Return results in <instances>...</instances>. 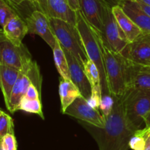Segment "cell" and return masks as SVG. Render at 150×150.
Here are the masks:
<instances>
[{
  "label": "cell",
  "mask_w": 150,
  "mask_h": 150,
  "mask_svg": "<svg viewBox=\"0 0 150 150\" xmlns=\"http://www.w3.org/2000/svg\"><path fill=\"white\" fill-rule=\"evenodd\" d=\"M16 15L18 14L11 6L9 5L4 0H0V25L1 27Z\"/></svg>",
  "instance_id": "24"
},
{
  "label": "cell",
  "mask_w": 150,
  "mask_h": 150,
  "mask_svg": "<svg viewBox=\"0 0 150 150\" xmlns=\"http://www.w3.org/2000/svg\"><path fill=\"white\" fill-rule=\"evenodd\" d=\"M114 99V107L109 116L105 118V126L103 129L95 126L92 135L100 150H128L130 140L137 129L126 116L124 94Z\"/></svg>",
  "instance_id": "1"
},
{
  "label": "cell",
  "mask_w": 150,
  "mask_h": 150,
  "mask_svg": "<svg viewBox=\"0 0 150 150\" xmlns=\"http://www.w3.org/2000/svg\"><path fill=\"white\" fill-rule=\"evenodd\" d=\"M3 150H17V141L14 134H7L0 139Z\"/></svg>",
  "instance_id": "27"
},
{
  "label": "cell",
  "mask_w": 150,
  "mask_h": 150,
  "mask_svg": "<svg viewBox=\"0 0 150 150\" xmlns=\"http://www.w3.org/2000/svg\"><path fill=\"white\" fill-rule=\"evenodd\" d=\"M20 71L15 68L0 64V89L6 107L9 105L13 86L18 77Z\"/></svg>",
  "instance_id": "19"
},
{
  "label": "cell",
  "mask_w": 150,
  "mask_h": 150,
  "mask_svg": "<svg viewBox=\"0 0 150 150\" xmlns=\"http://www.w3.org/2000/svg\"><path fill=\"white\" fill-rule=\"evenodd\" d=\"M150 144V137H149V139H148L147 141H146V144Z\"/></svg>",
  "instance_id": "38"
},
{
  "label": "cell",
  "mask_w": 150,
  "mask_h": 150,
  "mask_svg": "<svg viewBox=\"0 0 150 150\" xmlns=\"http://www.w3.org/2000/svg\"><path fill=\"white\" fill-rule=\"evenodd\" d=\"M34 3H35V0H34Z\"/></svg>",
  "instance_id": "41"
},
{
  "label": "cell",
  "mask_w": 150,
  "mask_h": 150,
  "mask_svg": "<svg viewBox=\"0 0 150 150\" xmlns=\"http://www.w3.org/2000/svg\"><path fill=\"white\" fill-rule=\"evenodd\" d=\"M50 24L56 38L63 49L71 53L82 66L88 60L81 38L76 26L60 19L49 18Z\"/></svg>",
  "instance_id": "4"
},
{
  "label": "cell",
  "mask_w": 150,
  "mask_h": 150,
  "mask_svg": "<svg viewBox=\"0 0 150 150\" xmlns=\"http://www.w3.org/2000/svg\"><path fill=\"white\" fill-rule=\"evenodd\" d=\"M29 33L38 35L53 49L57 38L51 26L49 17L40 10H35L25 18Z\"/></svg>",
  "instance_id": "9"
},
{
  "label": "cell",
  "mask_w": 150,
  "mask_h": 150,
  "mask_svg": "<svg viewBox=\"0 0 150 150\" xmlns=\"http://www.w3.org/2000/svg\"><path fill=\"white\" fill-rule=\"evenodd\" d=\"M67 1H68L69 4H70V7H71L73 10L77 12L81 10L79 0H67Z\"/></svg>",
  "instance_id": "30"
},
{
  "label": "cell",
  "mask_w": 150,
  "mask_h": 150,
  "mask_svg": "<svg viewBox=\"0 0 150 150\" xmlns=\"http://www.w3.org/2000/svg\"><path fill=\"white\" fill-rule=\"evenodd\" d=\"M3 113H4V112L2 111V110H0V116H1V115H2Z\"/></svg>",
  "instance_id": "39"
},
{
  "label": "cell",
  "mask_w": 150,
  "mask_h": 150,
  "mask_svg": "<svg viewBox=\"0 0 150 150\" xmlns=\"http://www.w3.org/2000/svg\"><path fill=\"white\" fill-rule=\"evenodd\" d=\"M108 1H109L113 5H117V4H118V5H121V4H122L125 1H126V0H108Z\"/></svg>",
  "instance_id": "32"
},
{
  "label": "cell",
  "mask_w": 150,
  "mask_h": 150,
  "mask_svg": "<svg viewBox=\"0 0 150 150\" xmlns=\"http://www.w3.org/2000/svg\"><path fill=\"white\" fill-rule=\"evenodd\" d=\"M134 1H138V2H142L143 4H146V5L150 6V0H134Z\"/></svg>",
  "instance_id": "35"
},
{
  "label": "cell",
  "mask_w": 150,
  "mask_h": 150,
  "mask_svg": "<svg viewBox=\"0 0 150 150\" xmlns=\"http://www.w3.org/2000/svg\"><path fill=\"white\" fill-rule=\"evenodd\" d=\"M99 35L111 95L113 97L122 96L128 90L126 75L127 60L111 49L102 32H100Z\"/></svg>",
  "instance_id": "3"
},
{
  "label": "cell",
  "mask_w": 150,
  "mask_h": 150,
  "mask_svg": "<svg viewBox=\"0 0 150 150\" xmlns=\"http://www.w3.org/2000/svg\"><path fill=\"white\" fill-rule=\"evenodd\" d=\"M0 150H3L2 148H1V144H0Z\"/></svg>",
  "instance_id": "40"
},
{
  "label": "cell",
  "mask_w": 150,
  "mask_h": 150,
  "mask_svg": "<svg viewBox=\"0 0 150 150\" xmlns=\"http://www.w3.org/2000/svg\"><path fill=\"white\" fill-rule=\"evenodd\" d=\"M114 99L111 95H103L99 110L104 118L110 115L114 107Z\"/></svg>",
  "instance_id": "26"
},
{
  "label": "cell",
  "mask_w": 150,
  "mask_h": 150,
  "mask_svg": "<svg viewBox=\"0 0 150 150\" xmlns=\"http://www.w3.org/2000/svg\"><path fill=\"white\" fill-rule=\"evenodd\" d=\"M29 68L20 71L18 77L13 86L9 105L7 107V110L11 113H14L15 112L17 111L19 104H20L22 99L26 95L29 87L32 84H34L32 78L28 74L27 70Z\"/></svg>",
  "instance_id": "15"
},
{
  "label": "cell",
  "mask_w": 150,
  "mask_h": 150,
  "mask_svg": "<svg viewBox=\"0 0 150 150\" xmlns=\"http://www.w3.org/2000/svg\"><path fill=\"white\" fill-rule=\"evenodd\" d=\"M52 50L53 54H54V63L61 77L66 80H71L67 57H66L64 49L57 40L55 46L53 48Z\"/></svg>",
  "instance_id": "21"
},
{
  "label": "cell",
  "mask_w": 150,
  "mask_h": 150,
  "mask_svg": "<svg viewBox=\"0 0 150 150\" xmlns=\"http://www.w3.org/2000/svg\"><path fill=\"white\" fill-rule=\"evenodd\" d=\"M38 5L49 18L60 19L76 26V12L72 10L67 0H40Z\"/></svg>",
  "instance_id": "10"
},
{
  "label": "cell",
  "mask_w": 150,
  "mask_h": 150,
  "mask_svg": "<svg viewBox=\"0 0 150 150\" xmlns=\"http://www.w3.org/2000/svg\"><path fill=\"white\" fill-rule=\"evenodd\" d=\"M127 119L136 129H140L150 112V89L131 88L124 94Z\"/></svg>",
  "instance_id": "5"
},
{
  "label": "cell",
  "mask_w": 150,
  "mask_h": 150,
  "mask_svg": "<svg viewBox=\"0 0 150 150\" xmlns=\"http://www.w3.org/2000/svg\"><path fill=\"white\" fill-rule=\"evenodd\" d=\"M144 150H150V144H146V145L145 146V148Z\"/></svg>",
  "instance_id": "36"
},
{
  "label": "cell",
  "mask_w": 150,
  "mask_h": 150,
  "mask_svg": "<svg viewBox=\"0 0 150 150\" xmlns=\"http://www.w3.org/2000/svg\"><path fill=\"white\" fill-rule=\"evenodd\" d=\"M33 61L24 44L16 46L4 36L1 42V64L21 71L29 67Z\"/></svg>",
  "instance_id": "7"
},
{
  "label": "cell",
  "mask_w": 150,
  "mask_h": 150,
  "mask_svg": "<svg viewBox=\"0 0 150 150\" xmlns=\"http://www.w3.org/2000/svg\"><path fill=\"white\" fill-rule=\"evenodd\" d=\"M18 110H23L30 113H35L39 115L42 119H44L40 99H31L23 98L19 104Z\"/></svg>",
  "instance_id": "23"
},
{
  "label": "cell",
  "mask_w": 150,
  "mask_h": 150,
  "mask_svg": "<svg viewBox=\"0 0 150 150\" xmlns=\"http://www.w3.org/2000/svg\"><path fill=\"white\" fill-rule=\"evenodd\" d=\"M64 51L68 61L71 81L79 88L82 96L88 100L90 98L92 88L85 74L83 66L79 63V61L71 53L64 49Z\"/></svg>",
  "instance_id": "12"
},
{
  "label": "cell",
  "mask_w": 150,
  "mask_h": 150,
  "mask_svg": "<svg viewBox=\"0 0 150 150\" xmlns=\"http://www.w3.org/2000/svg\"><path fill=\"white\" fill-rule=\"evenodd\" d=\"M112 12L120 28L125 35L129 43L133 42L142 33L136 24L127 16L120 5H113Z\"/></svg>",
  "instance_id": "18"
},
{
  "label": "cell",
  "mask_w": 150,
  "mask_h": 150,
  "mask_svg": "<svg viewBox=\"0 0 150 150\" xmlns=\"http://www.w3.org/2000/svg\"><path fill=\"white\" fill-rule=\"evenodd\" d=\"M4 1L7 3L10 6H11L18 13V14L21 16L20 13V10H19V8H20L21 6L25 2H31V3H34V0H4Z\"/></svg>",
  "instance_id": "29"
},
{
  "label": "cell",
  "mask_w": 150,
  "mask_h": 150,
  "mask_svg": "<svg viewBox=\"0 0 150 150\" xmlns=\"http://www.w3.org/2000/svg\"><path fill=\"white\" fill-rule=\"evenodd\" d=\"M144 123L146 127H150V112L146 116L144 119Z\"/></svg>",
  "instance_id": "33"
},
{
  "label": "cell",
  "mask_w": 150,
  "mask_h": 150,
  "mask_svg": "<svg viewBox=\"0 0 150 150\" xmlns=\"http://www.w3.org/2000/svg\"><path fill=\"white\" fill-rule=\"evenodd\" d=\"M83 66L85 74L90 83L92 89L98 87H101L100 75L98 67L94 63V62L89 59L86 63H83Z\"/></svg>",
  "instance_id": "22"
},
{
  "label": "cell",
  "mask_w": 150,
  "mask_h": 150,
  "mask_svg": "<svg viewBox=\"0 0 150 150\" xmlns=\"http://www.w3.org/2000/svg\"><path fill=\"white\" fill-rule=\"evenodd\" d=\"M108 0H79L81 11L92 26L103 32L104 4Z\"/></svg>",
  "instance_id": "14"
},
{
  "label": "cell",
  "mask_w": 150,
  "mask_h": 150,
  "mask_svg": "<svg viewBox=\"0 0 150 150\" xmlns=\"http://www.w3.org/2000/svg\"><path fill=\"white\" fill-rule=\"evenodd\" d=\"M2 31L5 38L16 46L23 44V39L29 33L26 21L18 15L10 19L2 27Z\"/></svg>",
  "instance_id": "16"
},
{
  "label": "cell",
  "mask_w": 150,
  "mask_h": 150,
  "mask_svg": "<svg viewBox=\"0 0 150 150\" xmlns=\"http://www.w3.org/2000/svg\"><path fill=\"white\" fill-rule=\"evenodd\" d=\"M4 38V35L3 33L2 29H0V64H1V42L3 38Z\"/></svg>",
  "instance_id": "34"
},
{
  "label": "cell",
  "mask_w": 150,
  "mask_h": 150,
  "mask_svg": "<svg viewBox=\"0 0 150 150\" xmlns=\"http://www.w3.org/2000/svg\"><path fill=\"white\" fill-rule=\"evenodd\" d=\"M123 57L133 63L150 64V35L142 32L133 42L129 43Z\"/></svg>",
  "instance_id": "11"
},
{
  "label": "cell",
  "mask_w": 150,
  "mask_h": 150,
  "mask_svg": "<svg viewBox=\"0 0 150 150\" xmlns=\"http://www.w3.org/2000/svg\"><path fill=\"white\" fill-rule=\"evenodd\" d=\"M138 3H139V4L140 5V7H142V10H143L146 13V14L149 15V16H150V6L146 5V4H143V3H142V2H138Z\"/></svg>",
  "instance_id": "31"
},
{
  "label": "cell",
  "mask_w": 150,
  "mask_h": 150,
  "mask_svg": "<svg viewBox=\"0 0 150 150\" xmlns=\"http://www.w3.org/2000/svg\"><path fill=\"white\" fill-rule=\"evenodd\" d=\"M40 1V0H35V4H38V3H39Z\"/></svg>",
  "instance_id": "37"
},
{
  "label": "cell",
  "mask_w": 150,
  "mask_h": 150,
  "mask_svg": "<svg viewBox=\"0 0 150 150\" xmlns=\"http://www.w3.org/2000/svg\"><path fill=\"white\" fill-rule=\"evenodd\" d=\"M120 6L143 33L150 35V16L142 10L137 1L126 0Z\"/></svg>",
  "instance_id": "17"
},
{
  "label": "cell",
  "mask_w": 150,
  "mask_h": 150,
  "mask_svg": "<svg viewBox=\"0 0 150 150\" xmlns=\"http://www.w3.org/2000/svg\"><path fill=\"white\" fill-rule=\"evenodd\" d=\"M0 139H1V138H0Z\"/></svg>",
  "instance_id": "42"
},
{
  "label": "cell",
  "mask_w": 150,
  "mask_h": 150,
  "mask_svg": "<svg viewBox=\"0 0 150 150\" xmlns=\"http://www.w3.org/2000/svg\"><path fill=\"white\" fill-rule=\"evenodd\" d=\"M112 6L108 0L104 4L102 33L111 49L123 56L129 41L113 14Z\"/></svg>",
  "instance_id": "6"
},
{
  "label": "cell",
  "mask_w": 150,
  "mask_h": 150,
  "mask_svg": "<svg viewBox=\"0 0 150 150\" xmlns=\"http://www.w3.org/2000/svg\"><path fill=\"white\" fill-rule=\"evenodd\" d=\"M126 75L128 89L131 88L150 89V64H136L127 60Z\"/></svg>",
  "instance_id": "13"
},
{
  "label": "cell",
  "mask_w": 150,
  "mask_h": 150,
  "mask_svg": "<svg viewBox=\"0 0 150 150\" xmlns=\"http://www.w3.org/2000/svg\"><path fill=\"white\" fill-rule=\"evenodd\" d=\"M41 91L34 84H32L29 87L26 92V95L23 98L31 99H40Z\"/></svg>",
  "instance_id": "28"
},
{
  "label": "cell",
  "mask_w": 150,
  "mask_h": 150,
  "mask_svg": "<svg viewBox=\"0 0 150 150\" xmlns=\"http://www.w3.org/2000/svg\"><path fill=\"white\" fill-rule=\"evenodd\" d=\"M59 94L61 101L62 112L64 113L66 109L78 98L81 96L80 91L71 80H66L61 77L59 86Z\"/></svg>",
  "instance_id": "20"
},
{
  "label": "cell",
  "mask_w": 150,
  "mask_h": 150,
  "mask_svg": "<svg viewBox=\"0 0 150 150\" xmlns=\"http://www.w3.org/2000/svg\"><path fill=\"white\" fill-rule=\"evenodd\" d=\"M76 28L81 38L85 51L89 60L94 62L100 72L102 96L111 95L105 73L103 52L100 40V31L86 21L81 10L76 12Z\"/></svg>",
  "instance_id": "2"
},
{
  "label": "cell",
  "mask_w": 150,
  "mask_h": 150,
  "mask_svg": "<svg viewBox=\"0 0 150 150\" xmlns=\"http://www.w3.org/2000/svg\"><path fill=\"white\" fill-rule=\"evenodd\" d=\"M64 114L68 115L100 129L105 126V118L102 113L92 107L89 104L88 100L82 96L78 97L66 109Z\"/></svg>",
  "instance_id": "8"
},
{
  "label": "cell",
  "mask_w": 150,
  "mask_h": 150,
  "mask_svg": "<svg viewBox=\"0 0 150 150\" xmlns=\"http://www.w3.org/2000/svg\"><path fill=\"white\" fill-rule=\"evenodd\" d=\"M7 134H14V123L11 116L4 113L0 116V138Z\"/></svg>",
  "instance_id": "25"
}]
</instances>
